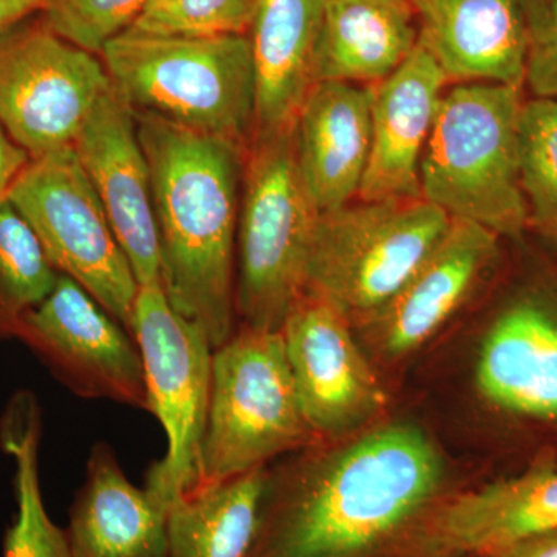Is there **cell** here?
Listing matches in <instances>:
<instances>
[{
	"mask_svg": "<svg viewBox=\"0 0 557 557\" xmlns=\"http://www.w3.org/2000/svg\"><path fill=\"white\" fill-rule=\"evenodd\" d=\"M446 212L424 199L348 203L319 214L304 296L364 324L394 298L448 233Z\"/></svg>",
	"mask_w": 557,
	"mask_h": 557,
	"instance_id": "obj_7",
	"label": "cell"
},
{
	"mask_svg": "<svg viewBox=\"0 0 557 557\" xmlns=\"http://www.w3.org/2000/svg\"><path fill=\"white\" fill-rule=\"evenodd\" d=\"M42 7L44 0H0V33L36 16Z\"/></svg>",
	"mask_w": 557,
	"mask_h": 557,
	"instance_id": "obj_32",
	"label": "cell"
},
{
	"mask_svg": "<svg viewBox=\"0 0 557 557\" xmlns=\"http://www.w3.org/2000/svg\"><path fill=\"white\" fill-rule=\"evenodd\" d=\"M317 440L300 405L282 333L242 325L212 354L207 428L190 493L267 467Z\"/></svg>",
	"mask_w": 557,
	"mask_h": 557,
	"instance_id": "obj_6",
	"label": "cell"
},
{
	"mask_svg": "<svg viewBox=\"0 0 557 557\" xmlns=\"http://www.w3.org/2000/svg\"><path fill=\"white\" fill-rule=\"evenodd\" d=\"M527 35L525 84L557 100V0H520Z\"/></svg>",
	"mask_w": 557,
	"mask_h": 557,
	"instance_id": "obj_29",
	"label": "cell"
},
{
	"mask_svg": "<svg viewBox=\"0 0 557 557\" xmlns=\"http://www.w3.org/2000/svg\"><path fill=\"white\" fill-rule=\"evenodd\" d=\"M259 0H149L127 30L160 36L248 35Z\"/></svg>",
	"mask_w": 557,
	"mask_h": 557,
	"instance_id": "obj_27",
	"label": "cell"
},
{
	"mask_svg": "<svg viewBox=\"0 0 557 557\" xmlns=\"http://www.w3.org/2000/svg\"><path fill=\"white\" fill-rule=\"evenodd\" d=\"M30 161V156L14 143L0 124V199L7 197Z\"/></svg>",
	"mask_w": 557,
	"mask_h": 557,
	"instance_id": "obj_30",
	"label": "cell"
},
{
	"mask_svg": "<svg viewBox=\"0 0 557 557\" xmlns=\"http://www.w3.org/2000/svg\"><path fill=\"white\" fill-rule=\"evenodd\" d=\"M351 327L325 300L304 296L281 330L300 405L318 438L362 431L386 410L387 392Z\"/></svg>",
	"mask_w": 557,
	"mask_h": 557,
	"instance_id": "obj_12",
	"label": "cell"
},
{
	"mask_svg": "<svg viewBox=\"0 0 557 557\" xmlns=\"http://www.w3.org/2000/svg\"><path fill=\"white\" fill-rule=\"evenodd\" d=\"M42 423L38 399L20 392L0 418V446L16 465V518L7 530L3 557H72L67 534L50 519L39 482Z\"/></svg>",
	"mask_w": 557,
	"mask_h": 557,
	"instance_id": "obj_24",
	"label": "cell"
},
{
	"mask_svg": "<svg viewBox=\"0 0 557 557\" xmlns=\"http://www.w3.org/2000/svg\"><path fill=\"white\" fill-rule=\"evenodd\" d=\"M139 287L161 284L152 178L134 110L110 89L73 145Z\"/></svg>",
	"mask_w": 557,
	"mask_h": 557,
	"instance_id": "obj_13",
	"label": "cell"
},
{
	"mask_svg": "<svg viewBox=\"0 0 557 557\" xmlns=\"http://www.w3.org/2000/svg\"><path fill=\"white\" fill-rule=\"evenodd\" d=\"M149 0H44L40 21L73 46L101 54L137 21Z\"/></svg>",
	"mask_w": 557,
	"mask_h": 557,
	"instance_id": "obj_28",
	"label": "cell"
},
{
	"mask_svg": "<svg viewBox=\"0 0 557 557\" xmlns=\"http://www.w3.org/2000/svg\"><path fill=\"white\" fill-rule=\"evenodd\" d=\"M58 278L27 220L0 199V338H13L17 321L53 292Z\"/></svg>",
	"mask_w": 557,
	"mask_h": 557,
	"instance_id": "obj_25",
	"label": "cell"
},
{
	"mask_svg": "<svg viewBox=\"0 0 557 557\" xmlns=\"http://www.w3.org/2000/svg\"><path fill=\"white\" fill-rule=\"evenodd\" d=\"M325 0H259L248 38L255 62L256 132L295 123L313 86L311 67Z\"/></svg>",
	"mask_w": 557,
	"mask_h": 557,
	"instance_id": "obj_22",
	"label": "cell"
},
{
	"mask_svg": "<svg viewBox=\"0 0 557 557\" xmlns=\"http://www.w3.org/2000/svg\"><path fill=\"white\" fill-rule=\"evenodd\" d=\"M449 81L418 40L408 60L372 89V138L359 200L423 199L420 166Z\"/></svg>",
	"mask_w": 557,
	"mask_h": 557,
	"instance_id": "obj_15",
	"label": "cell"
},
{
	"mask_svg": "<svg viewBox=\"0 0 557 557\" xmlns=\"http://www.w3.org/2000/svg\"><path fill=\"white\" fill-rule=\"evenodd\" d=\"M410 0H325L313 54L314 83L375 86L403 64L420 40Z\"/></svg>",
	"mask_w": 557,
	"mask_h": 557,
	"instance_id": "obj_21",
	"label": "cell"
},
{
	"mask_svg": "<svg viewBox=\"0 0 557 557\" xmlns=\"http://www.w3.org/2000/svg\"><path fill=\"white\" fill-rule=\"evenodd\" d=\"M152 178L161 287L212 348L236 332L237 226L247 148L134 112Z\"/></svg>",
	"mask_w": 557,
	"mask_h": 557,
	"instance_id": "obj_2",
	"label": "cell"
},
{
	"mask_svg": "<svg viewBox=\"0 0 557 557\" xmlns=\"http://www.w3.org/2000/svg\"><path fill=\"white\" fill-rule=\"evenodd\" d=\"M13 338L30 348L78 397L148 410L145 369L134 335L64 274L53 292L17 321Z\"/></svg>",
	"mask_w": 557,
	"mask_h": 557,
	"instance_id": "obj_11",
	"label": "cell"
},
{
	"mask_svg": "<svg viewBox=\"0 0 557 557\" xmlns=\"http://www.w3.org/2000/svg\"><path fill=\"white\" fill-rule=\"evenodd\" d=\"M113 90L134 112L248 148L256 132L248 35L160 36L126 30L101 51Z\"/></svg>",
	"mask_w": 557,
	"mask_h": 557,
	"instance_id": "obj_3",
	"label": "cell"
},
{
	"mask_svg": "<svg viewBox=\"0 0 557 557\" xmlns=\"http://www.w3.org/2000/svg\"><path fill=\"white\" fill-rule=\"evenodd\" d=\"M485 557H557V531L527 539Z\"/></svg>",
	"mask_w": 557,
	"mask_h": 557,
	"instance_id": "obj_31",
	"label": "cell"
},
{
	"mask_svg": "<svg viewBox=\"0 0 557 557\" xmlns=\"http://www.w3.org/2000/svg\"><path fill=\"white\" fill-rule=\"evenodd\" d=\"M7 199L35 231L58 273L131 332L139 285L75 149L32 160Z\"/></svg>",
	"mask_w": 557,
	"mask_h": 557,
	"instance_id": "obj_9",
	"label": "cell"
},
{
	"mask_svg": "<svg viewBox=\"0 0 557 557\" xmlns=\"http://www.w3.org/2000/svg\"><path fill=\"white\" fill-rule=\"evenodd\" d=\"M420 44L449 83L522 89L527 35L520 0H421Z\"/></svg>",
	"mask_w": 557,
	"mask_h": 557,
	"instance_id": "obj_17",
	"label": "cell"
},
{
	"mask_svg": "<svg viewBox=\"0 0 557 557\" xmlns=\"http://www.w3.org/2000/svg\"><path fill=\"white\" fill-rule=\"evenodd\" d=\"M410 2H412L413 7L417 9V7L420 5L421 0H410Z\"/></svg>",
	"mask_w": 557,
	"mask_h": 557,
	"instance_id": "obj_33",
	"label": "cell"
},
{
	"mask_svg": "<svg viewBox=\"0 0 557 557\" xmlns=\"http://www.w3.org/2000/svg\"><path fill=\"white\" fill-rule=\"evenodd\" d=\"M131 332L141 354L148 410L168 440L166 454L150 467L145 490L170 511L196 486L214 348L203 329L171 306L161 284L139 287Z\"/></svg>",
	"mask_w": 557,
	"mask_h": 557,
	"instance_id": "obj_8",
	"label": "cell"
},
{
	"mask_svg": "<svg viewBox=\"0 0 557 557\" xmlns=\"http://www.w3.org/2000/svg\"><path fill=\"white\" fill-rule=\"evenodd\" d=\"M475 379L494 408L557 421V317L534 302L504 311L480 347Z\"/></svg>",
	"mask_w": 557,
	"mask_h": 557,
	"instance_id": "obj_20",
	"label": "cell"
},
{
	"mask_svg": "<svg viewBox=\"0 0 557 557\" xmlns=\"http://www.w3.org/2000/svg\"><path fill=\"white\" fill-rule=\"evenodd\" d=\"M318 218L299 175L293 126L255 134L245 152L237 226L236 313L242 325L265 332L284 327L306 293Z\"/></svg>",
	"mask_w": 557,
	"mask_h": 557,
	"instance_id": "obj_5",
	"label": "cell"
},
{
	"mask_svg": "<svg viewBox=\"0 0 557 557\" xmlns=\"http://www.w3.org/2000/svg\"><path fill=\"white\" fill-rule=\"evenodd\" d=\"M497 234L453 220L386 306L359 325L387 358H403L428 343L467 300L497 252Z\"/></svg>",
	"mask_w": 557,
	"mask_h": 557,
	"instance_id": "obj_14",
	"label": "cell"
},
{
	"mask_svg": "<svg viewBox=\"0 0 557 557\" xmlns=\"http://www.w3.org/2000/svg\"><path fill=\"white\" fill-rule=\"evenodd\" d=\"M445 460L409 421L270 474L248 557H435L432 522L446 498Z\"/></svg>",
	"mask_w": 557,
	"mask_h": 557,
	"instance_id": "obj_1",
	"label": "cell"
},
{
	"mask_svg": "<svg viewBox=\"0 0 557 557\" xmlns=\"http://www.w3.org/2000/svg\"><path fill=\"white\" fill-rule=\"evenodd\" d=\"M520 185L530 223L557 240V100L523 102L519 116Z\"/></svg>",
	"mask_w": 557,
	"mask_h": 557,
	"instance_id": "obj_26",
	"label": "cell"
},
{
	"mask_svg": "<svg viewBox=\"0 0 557 557\" xmlns=\"http://www.w3.org/2000/svg\"><path fill=\"white\" fill-rule=\"evenodd\" d=\"M110 89L97 54L62 39L38 14L0 33V124L32 160L73 148Z\"/></svg>",
	"mask_w": 557,
	"mask_h": 557,
	"instance_id": "obj_10",
	"label": "cell"
},
{
	"mask_svg": "<svg viewBox=\"0 0 557 557\" xmlns=\"http://www.w3.org/2000/svg\"><path fill=\"white\" fill-rule=\"evenodd\" d=\"M518 87L461 83L443 95L420 166L421 196L453 220L519 236L530 211L519 171Z\"/></svg>",
	"mask_w": 557,
	"mask_h": 557,
	"instance_id": "obj_4",
	"label": "cell"
},
{
	"mask_svg": "<svg viewBox=\"0 0 557 557\" xmlns=\"http://www.w3.org/2000/svg\"><path fill=\"white\" fill-rule=\"evenodd\" d=\"M557 531V469L536 467L453 494L432 522L435 557H485Z\"/></svg>",
	"mask_w": 557,
	"mask_h": 557,
	"instance_id": "obj_18",
	"label": "cell"
},
{
	"mask_svg": "<svg viewBox=\"0 0 557 557\" xmlns=\"http://www.w3.org/2000/svg\"><path fill=\"white\" fill-rule=\"evenodd\" d=\"M296 163L319 214L358 197L372 138V89L314 83L293 124Z\"/></svg>",
	"mask_w": 557,
	"mask_h": 557,
	"instance_id": "obj_16",
	"label": "cell"
},
{
	"mask_svg": "<svg viewBox=\"0 0 557 557\" xmlns=\"http://www.w3.org/2000/svg\"><path fill=\"white\" fill-rule=\"evenodd\" d=\"M267 467L180 498L168 511V557H248L269 485Z\"/></svg>",
	"mask_w": 557,
	"mask_h": 557,
	"instance_id": "obj_23",
	"label": "cell"
},
{
	"mask_svg": "<svg viewBox=\"0 0 557 557\" xmlns=\"http://www.w3.org/2000/svg\"><path fill=\"white\" fill-rule=\"evenodd\" d=\"M72 557H168V511L132 485L115 453L97 443L69 511Z\"/></svg>",
	"mask_w": 557,
	"mask_h": 557,
	"instance_id": "obj_19",
	"label": "cell"
}]
</instances>
